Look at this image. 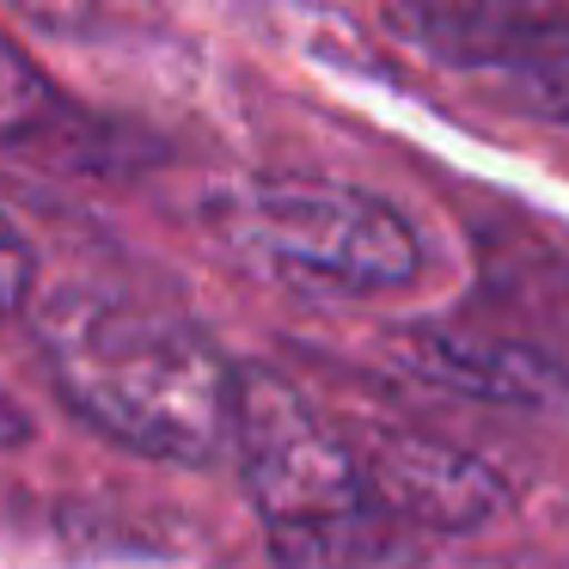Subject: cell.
Segmentation results:
<instances>
[{
	"label": "cell",
	"mask_w": 569,
	"mask_h": 569,
	"mask_svg": "<svg viewBox=\"0 0 569 569\" xmlns=\"http://www.w3.org/2000/svg\"><path fill=\"white\" fill-rule=\"evenodd\" d=\"M26 441H31V417L0 392V447H26Z\"/></svg>",
	"instance_id": "10"
},
{
	"label": "cell",
	"mask_w": 569,
	"mask_h": 569,
	"mask_svg": "<svg viewBox=\"0 0 569 569\" xmlns=\"http://www.w3.org/2000/svg\"><path fill=\"white\" fill-rule=\"evenodd\" d=\"M392 26L441 62L502 68V74L569 38V13H532V7H398Z\"/></svg>",
	"instance_id": "6"
},
{
	"label": "cell",
	"mask_w": 569,
	"mask_h": 569,
	"mask_svg": "<svg viewBox=\"0 0 569 569\" xmlns=\"http://www.w3.org/2000/svg\"><path fill=\"white\" fill-rule=\"evenodd\" d=\"M74 129V111L56 99V87L0 38V148H38L62 141Z\"/></svg>",
	"instance_id": "7"
},
{
	"label": "cell",
	"mask_w": 569,
	"mask_h": 569,
	"mask_svg": "<svg viewBox=\"0 0 569 569\" xmlns=\"http://www.w3.org/2000/svg\"><path fill=\"white\" fill-rule=\"evenodd\" d=\"M31 246L19 239V227L0 214V319H13V312H26L31 300Z\"/></svg>",
	"instance_id": "9"
},
{
	"label": "cell",
	"mask_w": 569,
	"mask_h": 569,
	"mask_svg": "<svg viewBox=\"0 0 569 569\" xmlns=\"http://www.w3.org/2000/svg\"><path fill=\"white\" fill-rule=\"evenodd\" d=\"M227 246L263 258L270 270L331 288H398L422 270V246L405 214L380 197L312 178H251L209 202Z\"/></svg>",
	"instance_id": "3"
},
{
	"label": "cell",
	"mask_w": 569,
	"mask_h": 569,
	"mask_svg": "<svg viewBox=\"0 0 569 569\" xmlns=\"http://www.w3.org/2000/svg\"><path fill=\"white\" fill-rule=\"evenodd\" d=\"M38 343L62 405L117 447L178 466L233 453L239 368L178 312L62 288L38 312Z\"/></svg>",
	"instance_id": "1"
},
{
	"label": "cell",
	"mask_w": 569,
	"mask_h": 569,
	"mask_svg": "<svg viewBox=\"0 0 569 569\" xmlns=\"http://www.w3.org/2000/svg\"><path fill=\"white\" fill-rule=\"evenodd\" d=\"M356 471H361V490H368V508L435 532L483 527L508 502L502 478L483 459L410 429H373L356 453Z\"/></svg>",
	"instance_id": "4"
},
{
	"label": "cell",
	"mask_w": 569,
	"mask_h": 569,
	"mask_svg": "<svg viewBox=\"0 0 569 569\" xmlns=\"http://www.w3.org/2000/svg\"><path fill=\"white\" fill-rule=\"evenodd\" d=\"M233 459L276 557L295 569H361L386 551V520L368 508L356 453L270 368H239Z\"/></svg>",
	"instance_id": "2"
},
{
	"label": "cell",
	"mask_w": 569,
	"mask_h": 569,
	"mask_svg": "<svg viewBox=\"0 0 569 569\" xmlns=\"http://www.w3.org/2000/svg\"><path fill=\"white\" fill-rule=\"evenodd\" d=\"M508 80H515V99L527 104V111H539V117H551V123L569 129V38H557L551 50L520 62Z\"/></svg>",
	"instance_id": "8"
},
{
	"label": "cell",
	"mask_w": 569,
	"mask_h": 569,
	"mask_svg": "<svg viewBox=\"0 0 569 569\" xmlns=\"http://www.w3.org/2000/svg\"><path fill=\"white\" fill-rule=\"evenodd\" d=\"M392 361H405L417 380H435L447 392L490 398V405H532V410H569V368L539 349L502 343V337H459L435 325L392 331Z\"/></svg>",
	"instance_id": "5"
}]
</instances>
